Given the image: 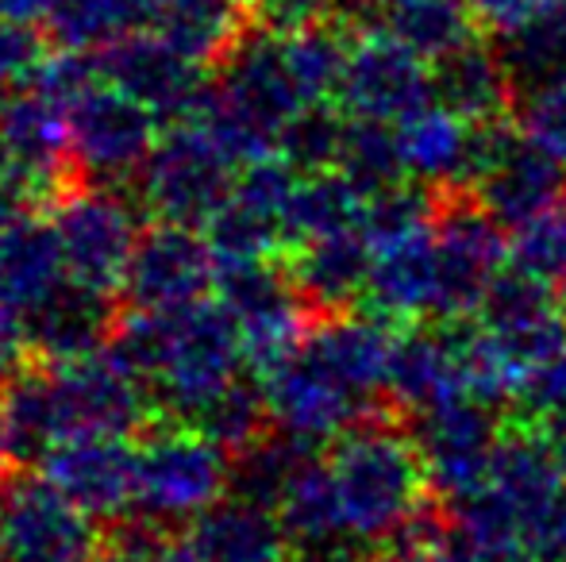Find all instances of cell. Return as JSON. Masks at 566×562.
<instances>
[{
  "label": "cell",
  "mask_w": 566,
  "mask_h": 562,
  "mask_svg": "<svg viewBox=\"0 0 566 562\" xmlns=\"http://www.w3.org/2000/svg\"><path fill=\"white\" fill-rule=\"evenodd\" d=\"M436 263H440L436 320L459 324L478 316L485 293L509 266V232L478 204V197L443 201L436 220Z\"/></svg>",
  "instance_id": "obj_13"
},
{
  "label": "cell",
  "mask_w": 566,
  "mask_h": 562,
  "mask_svg": "<svg viewBox=\"0 0 566 562\" xmlns=\"http://www.w3.org/2000/svg\"><path fill=\"white\" fill-rule=\"evenodd\" d=\"M186 543L205 562H290L293 540L282 517L266 505L228 494L186 524Z\"/></svg>",
  "instance_id": "obj_26"
},
{
  "label": "cell",
  "mask_w": 566,
  "mask_h": 562,
  "mask_svg": "<svg viewBox=\"0 0 566 562\" xmlns=\"http://www.w3.org/2000/svg\"><path fill=\"white\" fill-rule=\"evenodd\" d=\"M374 562H470L467 551L454 543V536H436L432 528L417 524L412 532H405L401 540H394Z\"/></svg>",
  "instance_id": "obj_45"
},
{
  "label": "cell",
  "mask_w": 566,
  "mask_h": 562,
  "mask_svg": "<svg viewBox=\"0 0 566 562\" xmlns=\"http://www.w3.org/2000/svg\"><path fill=\"white\" fill-rule=\"evenodd\" d=\"M0 413L12 435L15 463H39L43 450L74 435L127 439L150 421L155 397L113 351L82 362L20 370L0 390Z\"/></svg>",
  "instance_id": "obj_2"
},
{
  "label": "cell",
  "mask_w": 566,
  "mask_h": 562,
  "mask_svg": "<svg viewBox=\"0 0 566 562\" xmlns=\"http://www.w3.org/2000/svg\"><path fill=\"white\" fill-rule=\"evenodd\" d=\"M231 489V455L197 427L170 424L135 447V512L155 524H193Z\"/></svg>",
  "instance_id": "obj_6"
},
{
  "label": "cell",
  "mask_w": 566,
  "mask_h": 562,
  "mask_svg": "<svg viewBox=\"0 0 566 562\" xmlns=\"http://www.w3.org/2000/svg\"><path fill=\"white\" fill-rule=\"evenodd\" d=\"M370 266L374 251L363 232L308 240L285 251V271L321 316H336L358 305L370 289Z\"/></svg>",
  "instance_id": "obj_27"
},
{
  "label": "cell",
  "mask_w": 566,
  "mask_h": 562,
  "mask_svg": "<svg viewBox=\"0 0 566 562\" xmlns=\"http://www.w3.org/2000/svg\"><path fill=\"white\" fill-rule=\"evenodd\" d=\"M474 23L493 39H513L521 31L536 28V23L552 20L555 12H563L566 0H467Z\"/></svg>",
  "instance_id": "obj_43"
},
{
  "label": "cell",
  "mask_w": 566,
  "mask_h": 562,
  "mask_svg": "<svg viewBox=\"0 0 566 562\" xmlns=\"http://www.w3.org/2000/svg\"><path fill=\"white\" fill-rule=\"evenodd\" d=\"M277 517H282V524L293 543H316V540L347 536L336 486H332L328 458L308 455L305 463H301L297 478L290 481L282 505H277Z\"/></svg>",
  "instance_id": "obj_32"
},
{
  "label": "cell",
  "mask_w": 566,
  "mask_h": 562,
  "mask_svg": "<svg viewBox=\"0 0 566 562\" xmlns=\"http://www.w3.org/2000/svg\"><path fill=\"white\" fill-rule=\"evenodd\" d=\"M313 455V447H301L297 439L274 432L262 435L259 443H251L247 450L231 455V489L228 494L243 497V501L266 505V509L277 512L290 481L297 478L301 463Z\"/></svg>",
  "instance_id": "obj_34"
},
{
  "label": "cell",
  "mask_w": 566,
  "mask_h": 562,
  "mask_svg": "<svg viewBox=\"0 0 566 562\" xmlns=\"http://www.w3.org/2000/svg\"><path fill=\"white\" fill-rule=\"evenodd\" d=\"M66 120L74 170L97 185L135 181V173L143 170L147 155L163 136V128H158L163 120L108 82L77 100L66 113Z\"/></svg>",
  "instance_id": "obj_15"
},
{
  "label": "cell",
  "mask_w": 566,
  "mask_h": 562,
  "mask_svg": "<svg viewBox=\"0 0 566 562\" xmlns=\"http://www.w3.org/2000/svg\"><path fill=\"white\" fill-rule=\"evenodd\" d=\"M432 74H436V100L448 105L451 113H459L462 120L470 124L505 120L516 82L509 74V62L497 46L482 43V39H470L459 51L432 62Z\"/></svg>",
  "instance_id": "obj_28"
},
{
  "label": "cell",
  "mask_w": 566,
  "mask_h": 562,
  "mask_svg": "<svg viewBox=\"0 0 566 562\" xmlns=\"http://www.w3.org/2000/svg\"><path fill=\"white\" fill-rule=\"evenodd\" d=\"M332 486L343 528L363 543H394L420 524L432 494L424 458L412 435L381 421H366L339 435L328 450Z\"/></svg>",
  "instance_id": "obj_3"
},
{
  "label": "cell",
  "mask_w": 566,
  "mask_h": 562,
  "mask_svg": "<svg viewBox=\"0 0 566 562\" xmlns=\"http://www.w3.org/2000/svg\"><path fill=\"white\" fill-rule=\"evenodd\" d=\"M54 0H0V20L12 23H46V12H51Z\"/></svg>",
  "instance_id": "obj_50"
},
{
  "label": "cell",
  "mask_w": 566,
  "mask_h": 562,
  "mask_svg": "<svg viewBox=\"0 0 566 562\" xmlns=\"http://www.w3.org/2000/svg\"><path fill=\"white\" fill-rule=\"evenodd\" d=\"M394 320L370 312V316H321L305 339V351L316 354L336 378L363 393L366 401L378 405L381 393H389V370H394L397 351Z\"/></svg>",
  "instance_id": "obj_25"
},
{
  "label": "cell",
  "mask_w": 566,
  "mask_h": 562,
  "mask_svg": "<svg viewBox=\"0 0 566 562\" xmlns=\"http://www.w3.org/2000/svg\"><path fill=\"white\" fill-rule=\"evenodd\" d=\"M116 324L113 293L90 289V285L70 278L23 316L31 354H39V362H46V367L82 362L108 351Z\"/></svg>",
  "instance_id": "obj_21"
},
{
  "label": "cell",
  "mask_w": 566,
  "mask_h": 562,
  "mask_svg": "<svg viewBox=\"0 0 566 562\" xmlns=\"http://www.w3.org/2000/svg\"><path fill=\"white\" fill-rule=\"evenodd\" d=\"M217 300L235 320L247 370H254L259 378L290 362L313 331V305L305 300V293L297 289L285 266H220Z\"/></svg>",
  "instance_id": "obj_7"
},
{
  "label": "cell",
  "mask_w": 566,
  "mask_h": 562,
  "mask_svg": "<svg viewBox=\"0 0 566 562\" xmlns=\"http://www.w3.org/2000/svg\"><path fill=\"white\" fill-rule=\"evenodd\" d=\"M521 136L566 166V74L536 89H524Z\"/></svg>",
  "instance_id": "obj_41"
},
{
  "label": "cell",
  "mask_w": 566,
  "mask_h": 562,
  "mask_svg": "<svg viewBox=\"0 0 566 562\" xmlns=\"http://www.w3.org/2000/svg\"><path fill=\"white\" fill-rule=\"evenodd\" d=\"M101 54V74L108 85L124 89L139 105H147L158 120H189L201 113L205 93H209V66L186 59L163 43L150 31H132V35L108 43Z\"/></svg>",
  "instance_id": "obj_18"
},
{
  "label": "cell",
  "mask_w": 566,
  "mask_h": 562,
  "mask_svg": "<svg viewBox=\"0 0 566 562\" xmlns=\"http://www.w3.org/2000/svg\"><path fill=\"white\" fill-rule=\"evenodd\" d=\"M231 4H235V8H254V12H259L266 0H231Z\"/></svg>",
  "instance_id": "obj_53"
},
{
  "label": "cell",
  "mask_w": 566,
  "mask_h": 562,
  "mask_svg": "<svg viewBox=\"0 0 566 562\" xmlns=\"http://www.w3.org/2000/svg\"><path fill=\"white\" fill-rule=\"evenodd\" d=\"M15 463V450H12V435H8L4 413H0V481L8 478V466Z\"/></svg>",
  "instance_id": "obj_52"
},
{
  "label": "cell",
  "mask_w": 566,
  "mask_h": 562,
  "mask_svg": "<svg viewBox=\"0 0 566 562\" xmlns=\"http://www.w3.org/2000/svg\"><path fill=\"white\" fill-rule=\"evenodd\" d=\"M220 278V263L212 255L201 227L163 224L143 227L135 255L124 274V300L147 312H178L197 300L212 297Z\"/></svg>",
  "instance_id": "obj_16"
},
{
  "label": "cell",
  "mask_w": 566,
  "mask_h": 562,
  "mask_svg": "<svg viewBox=\"0 0 566 562\" xmlns=\"http://www.w3.org/2000/svg\"><path fill=\"white\" fill-rule=\"evenodd\" d=\"M39 474L101 524L135 512V447L119 435H74L39 458Z\"/></svg>",
  "instance_id": "obj_19"
},
{
  "label": "cell",
  "mask_w": 566,
  "mask_h": 562,
  "mask_svg": "<svg viewBox=\"0 0 566 562\" xmlns=\"http://www.w3.org/2000/svg\"><path fill=\"white\" fill-rule=\"evenodd\" d=\"M259 382L266 393L270 427L297 439L301 447H324L347 435L350 427L374 421V401L350 390L305 347Z\"/></svg>",
  "instance_id": "obj_14"
},
{
  "label": "cell",
  "mask_w": 566,
  "mask_h": 562,
  "mask_svg": "<svg viewBox=\"0 0 566 562\" xmlns=\"http://www.w3.org/2000/svg\"><path fill=\"white\" fill-rule=\"evenodd\" d=\"M66 278V255H62L54 220H39L31 212L0 232V300L8 308L28 316Z\"/></svg>",
  "instance_id": "obj_29"
},
{
  "label": "cell",
  "mask_w": 566,
  "mask_h": 562,
  "mask_svg": "<svg viewBox=\"0 0 566 562\" xmlns=\"http://www.w3.org/2000/svg\"><path fill=\"white\" fill-rule=\"evenodd\" d=\"M0 562H8V559H4V551H0Z\"/></svg>",
  "instance_id": "obj_56"
},
{
  "label": "cell",
  "mask_w": 566,
  "mask_h": 562,
  "mask_svg": "<svg viewBox=\"0 0 566 562\" xmlns=\"http://www.w3.org/2000/svg\"><path fill=\"white\" fill-rule=\"evenodd\" d=\"M336 170L347 173L366 193H378V189L405 181L401 162H397L394 124H374V120H355V116H347Z\"/></svg>",
  "instance_id": "obj_37"
},
{
  "label": "cell",
  "mask_w": 566,
  "mask_h": 562,
  "mask_svg": "<svg viewBox=\"0 0 566 562\" xmlns=\"http://www.w3.org/2000/svg\"><path fill=\"white\" fill-rule=\"evenodd\" d=\"M474 197L505 232H513L524 220L566 201V166L516 128L478 178Z\"/></svg>",
  "instance_id": "obj_22"
},
{
  "label": "cell",
  "mask_w": 566,
  "mask_h": 562,
  "mask_svg": "<svg viewBox=\"0 0 566 562\" xmlns=\"http://www.w3.org/2000/svg\"><path fill=\"white\" fill-rule=\"evenodd\" d=\"M305 108L313 105L285 66L277 28H266L259 35H243L235 51L220 62L197 120L224 142V150L239 166H247L277 155L282 131Z\"/></svg>",
  "instance_id": "obj_4"
},
{
  "label": "cell",
  "mask_w": 566,
  "mask_h": 562,
  "mask_svg": "<svg viewBox=\"0 0 566 562\" xmlns=\"http://www.w3.org/2000/svg\"><path fill=\"white\" fill-rule=\"evenodd\" d=\"M231 0H143V31L201 66H220L243 39Z\"/></svg>",
  "instance_id": "obj_30"
},
{
  "label": "cell",
  "mask_w": 566,
  "mask_h": 562,
  "mask_svg": "<svg viewBox=\"0 0 566 562\" xmlns=\"http://www.w3.org/2000/svg\"><path fill=\"white\" fill-rule=\"evenodd\" d=\"M28 85L70 113L77 100L90 97L97 85H105V74H101V54L97 51H74V46H59L54 54H43V62L35 66V74H31Z\"/></svg>",
  "instance_id": "obj_40"
},
{
  "label": "cell",
  "mask_w": 566,
  "mask_h": 562,
  "mask_svg": "<svg viewBox=\"0 0 566 562\" xmlns=\"http://www.w3.org/2000/svg\"><path fill=\"white\" fill-rule=\"evenodd\" d=\"M155 562H205L201 555H197V551L193 548H189V543L186 540H181V543H166V548H163V555H158Z\"/></svg>",
  "instance_id": "obj_51"
},
{
  "label": "cell",
  "mask_w": 566,
  "mask_h": 562,
  "mask_svg": "<svg viewBox=\"0 0 566 562\" xmlns=\"http://www.w3.org/2000/svg\"><path fill=\"white\" fill-rule=\"evenodd\" d=\"M105 562H108V559H105Z\"/></svg>",
  "instance_id": "obj_57"
},
{
  "label": "cell",
  "mask_w": 566,
  "mask_h": 562,
  "mask_svg": "<svg viewBox=\"0 0 566 562\" xmlns=\"http://www.w3.org/2000/svg\"><path fill=\"white\" fill-rule=\"evenodd\" d=\"M516 409H521L524 416H532L536 424L566 416V343L555 347L544 362L532 367V374L524 378V385H521Z\"/></svg>",
  "instance_id": "obj_42"
},
{
  "label": "cell",
  "mask_w": 566,
  "mask_h": 562,
  "mask_svg": "<svg viewBox=\"0 0 566 562\" xmlns=\"http://www.w3.org/2000/svg\"><path fill=\"white\" fill-rule=\"evenodd\" d=\"M0 162L28 181L39 204L59 201L74 170L66 108L46 100L31 85L8 93L0 100Z\"/></svg>",
  "instance_id": "obj_20"
},
{
  "label": "cell",
  "mask_w": 566,
  "mask_h": 562,
  "mask_svg": "<svg viewBox=\"0 0 566 562\" xmlns=\"http://www.w3.org/2000/svg\"><path fill=\"white\" fill-rule=\"evenodd\" d=\"M54 232H59L62 255H66L70 282H82L101 293L124 289L127 263L143 235L139 209L116 193L113 185H85L62 193L54 201Z\"/></svg>",
  "instance_id": "obj_11"
},
{
  "label": "cell",
  "mask_w": 566,
  "mask_h": 562,
  "mask_svg": "<svg viewBox=\"0 0 566 562\" xmlns=\"http://www.w3.org/2000/svg\"><path fill=\"white\" fill-rule=\"evenodd\" d=\"M509 271L544 285L566 282V201L509 232Z\"/></svg>",
  "instance_id": "obj_38"
},
{
  "label": "cell",
  "mask_w": 566,
  "mask_h": 562,
  "mask_svg": "<svg viewBox=\"0 0 566 562\" xmlns=\"http://www.w3.org/2000/svg\"><path fill=\"white\" fill-rule=\"evenodd\" d=\"M239 162L197 116L163 128L155 150L135 173V197L163 224L205 227L228 201Z\"/></svg>",
  "instance_id": "obj_5"
},
{
  "label": "cell",
  "mask_w": 566,
  "mask_h": 562,
  "mask_svg": "<svg viewBox=\"0 0 566 562\" xmlns=\"http://www.w3.org/2000/svg\"><path fill=\"white\" fill-rule=\"evenodd\" d=\"M350 0H266L259 8L266 28H301V23H324L343 12Z\"/></svg>",
  "instance_id": "obj_46"
},
{
  "label": "cell",
  "mask_w": 566,
  "mask_h": 562,
  "mask_svg": "<svg viewBox=\"0 0 566 562\" xmlns=\"http://www.w3.org/2000/svg\"><path fill=\"white\" fill-rule=\"evenodd\" d=\"M186 427H197L201 435H209L228 455L247 450L251 443H259L270 427V409H266L262 382H251V378L243 374L239 382H231L224 393H217Z\"/></svg>",
  "instance_id": "obj_36"
},
{
  "label": "cell",
  "mask_w": 566,
  "mask_h": 562,
  "mask_svg": "<svg viewBox=\"0 0 566 562\" xmlns=\"http://www.w3.org/2000/svg\"><path fill=\"white\" fill-rule=\"evenodd\" d=\"M374 8H381V12H389V8H397V4H405V0H370Z\"/></svg>",
  "instance_id": "obj_54"
},
{
  "label": "cell",
  "mask_w": 566,
  "mask_h": 562,
  "mask_svg": "<svg viewBox=\"0 0 566 562\" xmlns=\"http://www.w3.org/2000/svg\"><path fill=\"white\" fill-rule=\"evenodd\" d=\"M0 551L8 562H105L108 536L39 470L8 474L0 481Z\"/></svg>",
  "instance_id": "obj_8"
},
{
  "label": "cell",
  "mask_w": 566,
  "mask_h": 562,
  "mask_svg": "<svg viewBox=\"0 0 566 562\" xmlns=\"http://www.w3.org/2000/svg\"><path fill=\"white\" fill-rule=\"evenodd\" d=\"M440 220V216H436ZM436 220L417 232L370 243V289L366 300L394 324L436 320L440 308V263H436Z\"/></svg>",
  "instance_id": "obj_23"
},
{
  "label": "cell",
  "mask_w": 566,
  "mask_h": 562,
  "mask_svg": "<svg viewBox=\"0 0 566 562\" xmlns=\"http://www.w3.org/2000/svg\"><path fill=\"white\" fill-rule=\"evenodd\" d=\"M39 62H43V43H39L35 28L31 23L0 20V100L8 93L23 89Z\"/></svg>",
  "instance_id": "obj_44"
},
{
  "label": "cell",
  "mask_w": 566,
  "mask_h": 562,
  "mask_svg": "<svg viewBox=\"0 0 566 562\" xmlns=\"http://www.w3.org/2000/svg\"><path fill=\"white\" fill-rule=\"evenodd\" d=\"M108 351L147 382L155 409L170 424H189L247 370L235 320L217 297L178 312L132 308V316L116 324Z\"/></svg>",
  "instance_id": "obj_1"
},
{
  "label": "cell",
  "mask_w": 566,
  "mask_h": 562,
  "mask_svg": "<svg viewBox=\"0 0 566 562\" xmlns=\"http://www.w3.org/2000/svg\"><path fill=\"white\" fill-rule=\"evenodd\" d=\"M389 397L412 416L428 409L470 397V370L462 331L412 328L397 336L394 370H389Z\"/></svg>",
  "instance_id": "obj_24"
},
{
  "label": "cell",
  "mask_w": 566,
  "mask_h": 562,
  "mask_svg": "<svg viewBox=\"0 0 566 562\" xmlns=\"http://www.w3.org/2000/svg\"><path fill=\"white\" fill-rule=\"evenodd\" d=\"M412 439H417L420 458H424L432 494L454 505L485 481L505 432L497 427L493 405L462 397L420 413Z\"/></svg>",
  "instance_id": "obj_17"
},
{
  "label": "cell",
  "mask_w": 566,
  "mask_h": 562,
  "mask_svg": "<svg viewBox=\"0 0 566 562\" xmlns=\"http://www.w3.org/2000/svg\"><path fill=\"white\" fill-rule=\"evenodd\" d=\"M28 331H23V316L0 300V390L23 370V354H28Z\"/></svg>",
  "instance_id": "obj_47"
},
{
  "label": "cell",
  "mask_w": 566,
  "mask_h": 562,
  "mask_svg": "<svg viewBox=\"0 0 566 562\" xmlns=\"http://www.w3.org/2000/svg\"><path fill=\"white\" fill-rule=\"evenodd\" d=\"M301 170L282 155L239 166L220 212L201 227L220 266L274 263L290 251V201Z\"/></svg>",
  "instance_id": "obj_9"
},
{
  "label": "cell",
  "mask_w": 566,
  "mask_h": 562,
  "mask_svg": "<svg viewBox=\"0 0 566 562\" xmlns=\"http://www.w3.org/2000/svg\"><path fill=\"white\" fill-rule=\"evenodd\" d=\"M509 131L513 128H505L501 120L470 124L448 105L432 100L394 124L401 178L424 189H474Z\"/></svg>",
  "instance_id": "obj_12"
},
{
  "label": "cell",
  "mask_w": 566,
  "mask_h": 562,
  "mask_svg": "<svg viewBox=\"0 0 566 562\" xmlns=\"http://www.w3.org/2000/svg\"><path fill=\"white\" fill-rule=\"evenodd\" d=\"M343 128H347V116L339 120V113H332V105L305 108L290 128L277 139V155L301 173L316 170H336Z\"/></svg>",
  "instance_id": "obj_39"
},
{
  "label": "cell",
  "mask_w": 566,
  "mask_h": 562,
  "mask_svg": "<svg viewBox=\"0 0 566 562\" xmlns=\"http://www.w3.org/2000/svg\"><path fill=\"white\" fill-rule=\"evenodd\" d=\"M43 28L59 46L105 51L143 28V0H54Z\"/></svg>",
  "instance_id": "obj_33"
},
{
  "label": "cell",
  "mask_w": 566,
  "mask_h": 562,
  "mask_svg": "<svg viewBox=\"0 0 566 562\" xmlns=\"http://www.w3.org/2000/svg\"><path fill=\"white\" fill-rule=\"evenodd\" d=\"M370 197L374 193H366L339 170L301 173L290 201V247L308 240H328V235H366Z\"/></svg>",
  "instance_id": "obj_31"
},
{
  "label": "cell",
  "mask_w": 566,
  "mask_h": 562,
  "mask_svg": "<svg viewBox=\"0 0 566 562\" xmlns=\"http://www.w3.org/2000/svg\"><path fill=\"white\" fill-rule=\"evenodd\" d=\"M381 15H386V28L428 62H440L443 54L459 51L462 43L474 39L478 28L467 0H405Z\"/></svg>",
  "instance_id": "obj_35"
},
{
  "label": "cell",
  "mask_w": 566,
  "mask_h": 562,
  "mask_svg": "<svg viewBox=\"0 0 566 562\" xmlns=\"http://www.w3.org/2000/svg\"><path fill=\"white\" fill-rule=\"evenodd\" d=\"M559 308H563V320H566V282H563V297H559Z\"/></svg>",
  "instance_id": "obj_55"
},
{
  "label": "cell",
  "mask_w": 566,
  "mask_h": 562,
  "mask_svg": "<svg viewBox=\"0 0 566 562\" xmlns=\"http://www.w3.org/2000/svg\"><path fill=\"white\" fill-rule=\"evenodd\" d=\"M436 100V74L424 54L412 51L389 28H363L347 39V59L336 105L343 116L374 124H401Z\"/></svg>",
  "instance_id": "obj_10"
},
{
  "label": "cell",
  "mask_w": 566,
  "mask_h": 562,
  "mask_svg": "<svg viewBox=\"0 0 566 562\" xmlns=\"http://www.w3.org/2000/svg\"><path fill=\"white\" fill-rule=\"evenodd\" d=\"M35 209H39V201L28 189V181H23L8 162H0V232L12 227L15 220L31 216Z\"/></svg>",
  "instance_id": "obj_49"
},
{
  "label": "cell",
  "mask_w": 566,
  "mask_h": 562,
  "mask_svg": "<svg viewBox=\"0 0 566 562\" xmlns=\"http://www.w3.org/2000/svg\"><path fill=\"white\" fill-rule=\"evenodd\" d=\"M370 543L355 540V536H336V540H316V543H293L290 562H374L366 555Z\"/></svg>",
  "instance_id": "obj_48"
}]
</instances>
